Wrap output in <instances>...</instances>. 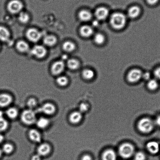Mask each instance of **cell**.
<instances>
[{
    "label": "cell",
    "mask_w": 160,
    "mask_h": 160,
    "mask_svg": "<svg viewBox=\"0 0 160 160\" xmlns=\"http://www.w3.org/2000/svg\"><path fill=\"white\" fill-rule=\"evenodd\" d=\"M127 18L125 14L120 12H116L112 15L110 23L112 27L116 29H121L126 24Z\"/></svg>",
    "instance_id": "1"
},
{
    "label": "cell",
    "mask_w": 160,
    "mask_h": 160,
    "mask_svg": "<svg viewBox=\"0 0 160 160\" xmlns=\"http://www.w3.org/2000/svg\"><path fill=\"white\" fill-rule=\"evenodd\" d=\"M154 123L151 119L149 118H143L138 122V129L143 133L150 132L153 129Z\"/></svg>",
    "instance_id": "2"
},
{
    "label": "cell",
    "mask_w": 160,
    "mask_h": 160,
    "mask_svg": "<svg viewBox=\"0 0 160 160\" xmlns=\"http://www.w3.org/2000/svg\"><path fill=\"white\" fill-rule=\"evenodd\" d=\"M119 153L122 158H128L134 154L135 148L132 144L129 143H125L121 145L119 148Z\"/></svg>",
    "instance_id": "3"
},
{
    "label": "cell",
    "mask_w": 160,
    "mask_h": 160,
    "mask_svg": "<svg viewBox=\"0 0 160 160\" xmlns=\"http://www.w3.org/2000/svg\"><path fill=\"white\" fill-rule=\"evenodd\" d=\"M22 122L25 125H32L36 122V116L35 112L32 109L25 110L22 113L21 116Z\"/></svg>",
    "instance_id": "4"
},
{
    "label": "cell",
    "mask_w": 160,
    "mask_h": 160,
    "mask_svg": "<svg viewBox=\"0 0 160 160\" xmlns=\"http://www.w3.org/2000/svg\"><path fill=\"white\" fill-rule=\"evenodd\" d=\"M24 7L22 2L19 0H11L7 5L8 10L11 13H21Z\"/></svg>",
    "instance_id": "5"
},
{
    "label": "cell",
    "mask_w": 160,
    "mask_h": 160,
    "mask_svg": "<svg viewBox=\"0 0 160 160\" xmlns=\"http://www.w3.org/2000/svg\"><path fill=\"white\" fill-rule=\"evenodd\" d=\"M142 73L140 70L134 69L131 70L127 75V80L131 83H136L142 78Z\"/></svg>",
    "instance_id": "6"
},
{
    "label": "cell",
    "mask_w": 160,
    "mask_h": 160,
    "mask_svg": "<svg viewBox=\"0 0 160 160\" xmlns=\"http://www.w3.org/2000/svg\"><path fill=\"white\" fill-rule=\"evenodd\" d=\"M26 35L28 39L33 42L38 41L42 36L41 32L34 28L29 29L26 32Z\"/></svg>",
    "instance_id": "7"
},
{
    "label": "cell",
    "mask_w": 160,
    "mask_h": 160,
    "mask_svg": "<svg viewBox=\"0 0 160 160\" xmlns=\"http://www.w3.org/2000/svg\"><path fill=\"white\" fill-rule=\"evenodd\" d=\"M31 53L32 55L37 58H43L47 54L46 48L41 45H36L32 48L31 51Z\"/></svg>",
    "instance_id": "8"
},
{
    "label": "cell",
    "mask_w": 160,
    "mask_h": 160,
    "mask_svg": "<svg viewBox=\"0 0 160 160\" xmlns=\"http://www.w3.org/2000/svg\"><path fill=\"white\" fill-rule=\"evenodd\" d=\"M109 14V10L105 7H98L95 12V15L98 21H103L106 19Z\"/></svg>",
    "instance_id": "9"
},
{
    "label": "cell",
    "mask_w": 160,
    "mask_h": 160,
    "mask_svg": "<svg viewBox=\"0 0 160 160\" xmlns=\"http://www.w3.org/2000/svg\"><path fill=\"white\" fill-rule=\"evenodd\" d=\"M65 67L64 63L62 61L56 62L51 67V72L54 75H58L64 70Z\"/></svg>",
    "instance_id": "10"
},
{
    "label": "cell",
    "mask_w": 160,
    "mask_h": 160,
    "mask_svg": "<svg viewBox=\"0 0 160 160\" xmlns=\"http://www.w3.org/2000/svg\"><path fill=\"white\" fill-rule=\"evenodd\" d=\"M41 112L48 115L53 114L56 111V108L54 105L51 103H46L43 104L39 109Z\"/></svg>",
    "instance_id": "11"
},
{
    "label": "cell",
    "mask_w": 160,
    "mask_h": 160,
    "mask_svg": "<svg viewBox=\"0 0 160 160\" xmlns=\"http://www.w3.org/2000/svg\"><path fill=\"white\" fill-rule=\"evenodd\" d=\"M12 101L13 99L10 95L5 93L0 94V107L4 108L8 106Z\"/></svg>",
    "instance_id": "12"
},
{
    "label": "cell",
    "mask_w": 160,
    "mask_h": 160,
    "mask_svg": "<svg viewBox=\"0 0 160 160\" xmlns=\"http://www.w3.org/2000/svg\"><path fill=\"white\" fill-rule=\"evenodd\" d=\"M51 151V147L49 144L42 143L40 144L37 148V153L40 156H46Z\"/></svg>",
    "instance_id": "13"
},
{
    "label": "cell",
    "mask_w": 160,
    "mask_h": 160,
    "mask_svg": "<svg viewBox=\"0 0 160 160\" xmlns=\"http://www.w3.org/2000/svg\"><path fill=\"white\" fill-rule=\"evenodd\" d=\"M147 148L151 153L155 154L159 152L160 146L156 141H152L149 142L147 144Z\"/></svg>",
    "instance_id": "14"
},
{
    "label": "cell",
    "mask_w": 160,
    "mask_h": 160,
    "mask_svg": "<svg viewBox=\"0 0 160 160\" xmlns=\"http://www.w3.org/2000/svg\"><path fill=\"white\" fill-rule=\"evenodd\" d=\"M141 9L139 6H132L128 9L127 14L130 18H137L140 14Z\"/></svg>",
    "instance_id": "15"
},
{
    "label": "cell",
    "mask_w": 160,
    "mask_h": 160,
    "mask_svg": "<svg viewBox=\"0 0 160 160\" xmlns=\"http://www.w3.org/2000/svg\"><path fill=\"white\" fill-rule=\"evenodd\" d=\"M102 160H116L117 155L114 151L108 149L103 152L102 155Z\"/></svg>",
    "instance_id": "16"
},
{
    "label": "cell",
    "mask_w": 160,
    "mask_h": 160,
    "mask_svg": "<svg viewBox=\"0 0 160 160\" xmlns=\"http://www.w3.org/2000/svg\"><path fill=\"white\" fill-rule=\"evenodd\" d=\"M80 32L81 35L85 38L91 36L94 32L91 26L84 25L80 28Z\"/></svg>",
    "instance_id": "17"
},
{
    "label": "cell",
    "mask_w": 160,
    "mask_h": 160,
    "mask_svg": "<svg viewBox=\"0 0 160 160\" xmlns=\"http://www.w3.org/2000/svg\"><path fill=\"white\" fill-rule=\"evenodd\" d=\"M92 15L91 12L87 10H81L78 13V18L80 21L88 22L92 18Z\"/></svg>",
    "instance_id": "18"
},
{
    "label": "cell",
    "mask_w": 160,
    "mask_h": 160,
    "mask_svg": "<svg viewBox=\"0 0 160 160\" xmlns=\"http://www.w3.org/2000/svg\"><path fill=\"white\" fill-rule=\"evenodd\" d=\"M28 136L31 140L35 142H39L41 141V136L38 131L35 129L29 130Z\"/></svg>",
    "instance_id": "19"
},
{
    "label": "cell",
    "mask_w": 160,
    "mask_h": 160,
    "mask_svg": "<svg viewBox=\"0 0 160 160\" xmlns=\"http://www.w3.org/2000/svg\"><path fill=\"white\" fill-rule=\"evenodd\" d=\"M82 119V113L80 111H75L70 115L69 120L72 124H77L81 122Z\"/></svg>",
    "instance_id": "20"
},
{
    "label": "cell",
    "mask_w": 160,
    "mask_h": 160,
    "mask_svg": "<svg viewBox=\"0 0 160 160\" xmlns=\"http://www.w3.org/2000/svg\"><path fill=\"white\" fill-rule=\"evenodd\" d=\"M10 32L7 28L0 26V41L7 42L10 38Z\"/></svg>",
    "instance_id": "21"
},
{
    "label": "cell",
    "mask_w": 160,
    "mask_h": 160,
    "mask_svg": "<svg viewBox=\"0 0 160 160\" xmlns=\"http://www.w3.org/2000/svg\"><path fill=\"white\" fill-rule=\"evenodd\" d=\"M43 42L46 46H52L56 43L57 39L55 37L52 35H46L44 37Z\"/></svg>",
    "instance_id": "22"
},
{
    "label": "cell",
    "mask_w": 160,
    "mask_h": 160,
    "mask_svg": "<svg viewBox=\"0 0 160 160\" xmlns=\"http://www.w3.org/2000/svg\"><path fill=\"white\" fill-rule=\"evenodd\" d=\"M17 49L20 52H25L29 50V46L28 43L24 40H20L16 44Z\"/></svg>",
    "instance_id": "23"
},
{
    "label": "cell",
    "mask_w": 160,
    "mask_h": 160,
    "mask_svg": "<svg viewBox=\"0 0 160 160\" xmlns=\"http://www.w3.org/2000/svg\"><path fill=\"white\" fill-rule=\"evenodd\" d=\"M37 127L41 129H44L47 127L49 124V121L46 118H40L36 121Z\"/></svg>",
    "instance_id": "24"
},
{
    "label": "cell",
    "mask_w": 160,
    "mask_h": 160,
    "mask_svg": "<svg viewBox=\"0 0 160 160\" xmlns=\"http://www.w3.org/2000/svg\"><path fill=\"white\" fill-rule=\"evenodd\" d=\"M63 49L68 52H72L75 49V45L72 42L68 41L65 42L63 45Z\"/></svg>",
    "instance_id": "25"
},
{
    "label": "cell",
    "mask_w": 160,
    "mask_h": 160,
    "mask_svg": "<svg viewBox=\"0 0 160 160\" xmlns=\"http://www.w3.org/2000/svg\"><path fill=\"white\" fill-rule=\"evenodd\" d=\"M67 65L69 69L75 70L78 68L80 63L78 60L75 59H70L68 60Z\"/></svg>",
    "instance_id": "26"
},
{
    "label": "cell",
    "mask_w": 160,
    "mask_h": 160,
    "mask_svg": "<svg viewBox=\"0 0 160 160\" xmlns=\"http://www.w3.org/2000/svg\"><path fill=\"white\" fill-rule=\"evenodd\" d=\"M8 117L10 119H14L17 117L18 115V110L15 108H8L6 112Z\"/></svg>",
    "instance_id": "27"
},
{
    "label": "cell",
    "mask_w": 160,
    "mask_h": 160,
    "mask_svg": "<svg viewBox=\"0 0 160 160\" xmlns=\"http://www.w3.org/2000/svg\"><path fill=\"white\" fill-rule=\"evenodd\" d=\"M82 75L85 79L90 80L94 78L95 74L94 71H92V70L86 69L83 71Z\"/></svg>",
    "instance_id": "28"
},
{
    "label": "cell",
    "mask_w": 160,
    "mask_h": 160,
    "mask_svg": "<svg viewBox=\"0 0 160 160\" xmlns=\"http://www.w3.org/2000/svg\"><path fill=\"white\" fill-rule=\"evenodd\" d=\"M158 82L155 79H150L147 84L148 88L151 91H154L158 88Z\"/></svg>",
    "instance_id": "29"
},
{
    "label": "cell",
    "mask_w": 160,
    "mask_h": 160,
    "mask_svg": "<svg viewBox=\"0 0 160 160\" xmlns=\"http://www.w3.org/2000/svg\"><path fill=\"white\" fill-rule=\"evenodd\" d=\"M94 41L98 44H102L105 41V36L102 34H96L94 36Z\"/></svg>",
    "instance_id": "30"
},
{
    "label": "cell",
    "mask_w": 160,
    "mask_h": 160,
    "mask_svg": "<svg viewBox=\"0 0 160 160\" xmlns=\"http://www.w3.org/2000/svg\"><path fill=\"white\" fill-rule=\"evenodd\" d=\"M18 19L22 23H26L29 21V15L27 13L24 12H21L20 13Z\"/></svg>",
    "instance_id": "31"
},
{
    "label": "cell",
    "mask_w": 160,
    "mask_h": 160,
    "mask_svg": "<svg viewBox=\"0 0 160 160\" xmlns=\"http://www.w3.org/2000/svg\"><path fill=\"white\" fill-rule=\"evenodd\" d=\"M68 80L67 78L64 76H61L57 78V83L60 86L63 87L66 86L68 83Z\"/></svg>",
    "instance_id": "32"
},
{
    "label": "cell",
    "mask_w": 160,
    "mask_h": 160,
    "mask_svg": "<svg viewBox=\"0 0 160 160\" xmlns=\"http://www.w3.org/2000/svg\"><path fill=\"white\" fill-rule=\"evenodd\" d=\"M13 147L12 144L7 143L3 146L2 151L4 153L7 154L11 153L13 150Z\"/></svg>",
    "instance_id": "33"
},
{
    "label": "cell",
    "mask_w": 160,
    "mask_h": 160,
    "mask_svg": "<svg viewBox=\"0 0 160 160\" xmlns=\"http://www.w3.org/2000/svg\"><path fill=\"white\" fill-rule=\"evenodd\" d=\"M8 127V122L3 118H0V132H3L7 129Z\"/></svg>",
    "instance_id": "34"
},
{
    "label": "cell",
    "mask_w": 160,
    "mask_h": 160,
    "mask_svg": "<svg viewBox=\"0 0 160 160\" xmlns=\"http://www.w3.org/2000/svg\"><path fill=\"white\" fill-rule=\"evenodd\" d=\"M146 158L145 153L142 152H138L135 155V160H145Z\"/></svg>",
    "instance_id": "35"
},
{
    "label": "cell",
    "mask_w": 160,
    "mask_h": 160,
    "mask_svg": "<svg viewBox=\"0 0 160 160\" xmlns=\"http://www.w3.org/2000/svg\"><path fill=\"white\" fill-rule=\"evenodd\" d=\"M27 105L29 108L32 109L35 108L37 105V102L35 99L32 98L29 99L28 101Z\"/></svg>",
    "instance_id": "36"
},
{
    "label": "cell",
    "mask_w": 160,
    "mask_h": 160,
    "mask_svg": "<svg viewBox=\"0 0 160 160\" xmlns=\"http://www.w3.org/2000/svg\"><path fill=\"white\" fill-rule=\"evenodd\" d=\"M88 104L86 103L82 102L80 104L79 106V110L80 112H85L88 111Z\"/></svg>",
    "instance_id": "37"
},
{
    "label": "cell",
    "mask_w": 160,
    "mask_h": 160,
    "mask_svg": "<svg viewBox=\"0 0 160 160\" xmlns=\"http://www.w3.org/2000/svg\"><path fill=\"white\" fill-rule=\"evenodd\" d=\"M154 74L157 79L160 80V67L155 70Z\"/></svg>",
    "instance_id": "38"
},
{
    "label": "cell",
    "mask_w": 160,
    "mask_h": 160,
    "mask_svg": "<svg viewBox=\"0 0 160 160\" xmlns=\"http://www.w3.org/2000/svg\"><path fill=\"white\" fill-rule=\"evenodd\" d=\"M150 74L149 72H146L144 73H142V78H143L144 80L149 81L150 80Z\"/></svg>",
    "instance_id": "39"
},
{
    "label": "cell",
    "mask_w": 160,
    "mask_h": 160,
    "mask_svg": "<svg viewBox=\"0 0 160 160\" xmlns=\"http://www.w3.org/2000/svg\"><path fill=\"white\" fill-rule=\"evenodd\" d=\"M146 1L149 5L153 6L156 4L159 0H146Z\"/></svg>",
    "instance_id": "40"
},
{
    "label": "cell",
    "mask_w": 160,
    "mask_h": 160,
    "mask_svg": "<svg viewBox=\"0 0 160 160\" xmlns=\"http://www.w3.org/2000/svg\"><path fill=\"white\" fill-rule=\"evenodd\" d=\"M81 160H93V159L92 158L90 155L87 154L84 155L82 157Z\"/></svg>",
    "instance_id": "41"
},
{
    "label": "cell",
    "mask_w": 160,
    "mask_h": 160,
    "mask_svg": "<svg viewBox=\"0 0 160 160\" xmlns=\"http://www.w3.org/2000/svg\"><path fill=\"white\" fill-rule=\"evenodd\" d=\"M92 26L94 27H96L98 26L99 25V22L98 20H94L92 22Z\"/></svg>",
    "instance_id": "42"
},
{
    "label": "cell",
    "mask_w": 160,
    "mask_h": 160,
    "mask_svg": "<svg viewBox=\"0 0 160 160\" xmlns=\"http://www.w3.org/2000/svg\"><path fill=\"white\" fill-rule=\"evenodd\" d=\"M40 159H41L40 156L38 154L33 155L32 158V160H40Z\"/></svg>",
    "instance_id": "43"
},
{
    "label": "cell",
    "mask_w": 160,
    "mask_h": 160,
    "mask_svg": "<svg viewBox=\"0 0 160 160\" xmlns=\"http://www.w3.org/2000/svg\"><path fill=\"white\" fill-rule=\"evenodd\" d=\"M155 122H156L157 125L160 126V115L157 117L156 121H155Z\"/></svg>",
    "instance_id": "44"
},
{
    "label": "cell",
    "mask_w": 160,
    "mask_h": 160,
    "mask_svg": "<svg viewBox=\"0 0 160 160\" xmlns=\"http://www.w3.org/2000/svg\"><path fill=\"white\" fill-rule=\"evenodd\" d=\"M4 137L2 135L0 134V143L2 142L4 140Z\"/></svg>",
    "instance_id": "45"
},
{
    "label": "cell",
    "mask_w": 160,
    "mask_h": 160,
    "mask_svg": "<svg viewBox=\"0 0 160 160\" xmlns=\"http://www.w3.org/2000/svg\"><path fill=\"white\" fill-rule=\"evenodd\" d=\"M3 112L2 111H0V118H3Z\"/></svg>",
    "instance_id": "46"
},
{
    "label": "cell",
    "mask_w": 160,
    "mask_h": 160,
    "mask_svg": "<svg viewBox=\"0 0 160 160\" xmlns=\"http://www.w3.org/2000/svg\"><path fill=\"white\" fill-rule=\"evenodd\" d=\"M2 154V151L0 149V157L1 156Z\"/></svg>",
    "instance_id": "47"
}]
</instances>
